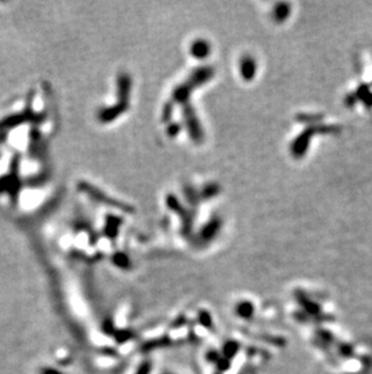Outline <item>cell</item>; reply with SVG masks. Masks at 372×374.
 Instances as JSON below:
<instances>
[{"instance_id":"obj_1","label":"cell","mask_w":372,"mask_h":374,"mask_svg":"<svg viewBox=\"0 0 372 374\" xmlns=\"http://www.w3.org/2000/svg\"><path fill=\"white\" fill-rule=\"evenodd\" d=\"M254 305H252V303L250 302H241L240 304L237 305V308H236V313H237V315L240 316V318L244 319V320H249L252 318V315H254Z\"/></svg>"},{"instance_id":"obj_2","label":"cell","mask_w":372,"mask_h":374,"mask_svg":"<svg viewBox=\"0 0 372 374\" xmlns=\"http://www.w3.org/2000/svg\"><path fill=\"white\" fill-rule=\"evenodd\" d=\"M238 350H240V344L237 341H227L226 344L224 345V355L225 359L226 360H231L237 355Z\"/></svg>"},{"instance_id":"obj_3","label":"cell","mask_w":372,"mask_h":374,"mask_svg":"<svg viewBox=\"0 0 372 374\" xmlns=\"http://www.w3.org/2000/svg\"><path fill=\"white\" fill-rule=\"evenodd\" d=\"M198 320H200V322L202 324V326H205V327L211 326V318H210V314H209L208 311H201V313L198 314Z\"/></svg>"},{"instance_id":"obj_4","label":"cell","mask_w":372,"mask_h":374,"mask_svg":"<svg viewBox=\"0 0 372 374\" xmlns=\"http://www.w3.org/2000/svg\"><path fill=\"white\" fill-rule=\"evenodd\" d=\"M150 372H151V363L149 361H145V362H143L139 367H138L137 373L135 374H150Z\"/></svg>"},{"instance_id":"obj_5","label":"cell","mask_w":372,"mask_h":374,"mask_svg":"<svg viewBox=\"0 0 372 374\" xmlns=\"http://www.w3.org/2000/svg\"><path fill=\"white\" fill-rule=\"evenodd\" d=\"M40 374H64L62 371L56 370V368L52 367H42L40 370Z\"/></svg>"}]
</instances>
